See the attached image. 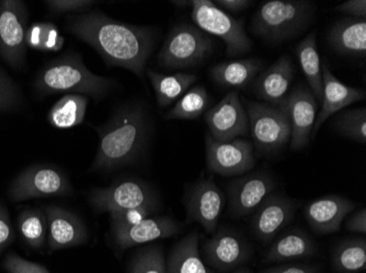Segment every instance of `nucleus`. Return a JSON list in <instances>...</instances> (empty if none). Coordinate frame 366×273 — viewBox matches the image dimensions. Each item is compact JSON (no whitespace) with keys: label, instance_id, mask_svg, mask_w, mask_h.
Returning <instances> with one entry per match:
<instances>
[{"label":"nucleus","instance_id":"obj_45","mask_svg":"<svg viewBox=\"0 0 366 273\" xmlns=\"http://www.w3.org/2000/svg\"><path fill=\"white\" fill-rule=\"evenodd\" d=\"M216 6L219 9L229 14H240L244 10L248 9L250 6L254 4V1H249V0H217L215 1Z\"/></svg>","mask_w":366,"mask_h":273},{"label":"nucleus","instance_id":"obj_32","mask_svg":"<svg viewBox=\"0 0 366 273\" xmlns=\"http://www.w3.org/2000/svg\"><path fill=\"white\" fill-rule=\"evenodd\" d=\"M18 231L22 239L33 249H41L47 242V221L44 210L26 209L20 213Z\"/></svg>","mask_w":366,"mask_h":273},{"label":"nucleus","instance_id":"obj_36","mask_svg":"<svg viewBox=\"0 0 366 273\" xmlns=\"http://www.w3.org/2000/svg\"><path fill=\"white\" fill-rule=\"evenodd\" d=\"M21 103V94L11 79L0 69V112L14 110Z\"/></svg>","mask_w":366,"mask_h":273},{"label":"nucleus","instance_id":"obj_28","mask_svg":"<svg viewBox=\"0 0 366 273\" xmlns=\"http://www.w3.org/2000/svg\"><path fill=\"white\" fill-rule=\"evenodd\" d=\"M316 36H317L316 31H312L302 42L298 43L295 47V54L302 71L307 80L310 91L314 94L317 102L322 103V71Z\"/></svg>","mask_w":366,"mask_h":273},{"label":"nucleus","instance_id":"obj_25","mask_svg":"<svg viewBox=\"0 0 366 273\" xmlns=\"http://www.w3.org/2000/svg\"><path fill=\"white\" fill-rule=\"evenodd\" d=\"M262 66V61L259 59H238L217 63L212 68L209 73L216 83L237 91L252 84Z\"/></svg>","mask_w":366,"mask_h":273},{"label":"nucleus","instance_id":"obj_44","mask_svg":"<svg viewBox=\"0 0 366 273\" xmlns=\"http://www.w3.org/2000/svg\"><path fill=\"white\" fill-rule=\"evenodd\" d=\"M347 231L352 232V233H359L362 235L366 234V210L365 208L357 211L353 213L345 225Z\"/></svg>","mask_w":366,"mask_h":273},{"label":"nucleus","instance_id":"obj_1","mask_svg":"<svg viewBox=\"0 0 366 273\" xmlns=\"http://www.w3.org/2000/svg\"><path fill=\"white\" fill-rule=\"evenodd\" d=\"M67 30L94 47L110 66L124 68L143 78L155 46L156 31L112 19L102 11L69 16Z\"/></svg>","mask_w":366,"mask_h":273},{"label":"nucleus","instance_id":"obj_37","mask_svg":"<svg viewBox=\"0 0 366 273\" xmlns=\"http://www.w3.org/2000/svg\"><path fill=\"white\" fill-rule=\"evenodd\" d=\"M1 266L7 273H49L42 264L29 262L16 252H9Z\"/></svg>","mask_w":366,"mask_h":273},{"label":"nucleus","instance_id":"obj_11","mask_svg":"<svg viewBox=\"0 0 366 273\" xmlns=\"http://www.w3.org/2000/svg\"><path fill=\"white\" fill-rule=\"evenodd\" d=\"M207 165L211 173L224 177L244 175L256 165L254 147L250 141L234 139L217 141L207 133Z\"/></svg>","mask_w":366,"mask_h":273},{"label":"nucleus","instance_id":"obj_23","mask_svg":"<svg viewBox=\"0 0 366 273\" xmlns=\"http://www.w3.org/2000/svg\"><path fill=\"white\" fill-rule=\"evenodd\" d=\"M317 244L301 229H291L273 241L264 254V262H283L310 258L317 254Z\"/></svg>","mask_w":366,"mask_h":273},{"label":"nucleus","instance_id":"obj_46","mask_svg":"<svg viewBox=\"0 0 366 273\" xmlns=\"http://www.w3.org/2000/svg\"><path fill=\"white\" fill-rule=\"evenodd\" d=\"M235 273H252L250 271L247 270V269H240V270L236 271Z\"/></svg>","mask_w":366,"mask_h":273},{"label":"nucleus","instance_id":"obj_29","mask_svg":"<svg viewBox=\"0 0 366 273\" xmlns=\"http://www.w3.org/2000/svg\"><path fill=\"white\" fill-rule=\"evenodd\" d=\"M88 104L87 96L66 94L49 110L47 120L54 128H73L84 122Z\"/></svg>","mask_w":366,"mask_h":273},{"label":"nucleus","instance_id":"obj_10","mask_svg":"<svg viewBox=\"0 0 366 273\" xmlns=\"http://www.w3.org/2000/svg\"><path fill=\"white\" fill-rule=\"evenodd\" d=\"M28 29L24 1H0V56L11 67H22L26 61Z\"/></svg>","mask_w":366,"mask_h":273},{"label":"nucleus","instance_id":"obj_24","mask_svg":"<svg viewBox=\"0 0 366 273\" xmlns=\"http://www.w3.org/2000/svg\"><path fill=\"white\" fill-rule=\"evenodd\" d=\"M331 47L341 55L366 56V20L345 18L339 20L329 31Z\"/></svg>","mask_w":366,"mask_h":273},{"label":"nucleus","instance_id":"obj_9","mask_svg":"<svg viewBox=\"0 0 366 273\" xmlns=\"http://www.w3.org/2000/svg\"><path fill=\"white\" fill-rule=\"evenodd\" d=\"M73 192L64 170L54 165L40 164L26 168L9 187V198L16 202L46 197L69 196Z\"/></svg>","mask_w":366,"mask_h":273},{"label":"nucleus","instance_id":"obj_27","mask_svg":"<svg viewBox=\"0 0 366 273\" xmlns=\"http://www.w3.org/2000/svg\"><path fill=\"white\" fill-rule=\"evenodd\" d=\"M148 79L153 86L156 100L160 108H167L177 102L197 81L193 73H177L164 75L148 69Z\"/></svg>","mask_w":366,"mask_h":273},{"label":"nucleus","instance_id":"obj_12","mask_svg":"<svg viewBox=\"0 0 366 273\" xmlns=\"http://www.w3.org/2000/svg\"><path fill=\"white\" fill-rule=\"evenodd\" d=\"M202 252L207 266L219 272L236 270L252 257V246L244 236L225 225L212 234Z\"/></svg>","mask_w":366,"mask_h":273},{"label":"nucleus","instance_id":"obj_3","mask_svg":"<svg viewBox=\"0 0 366 273\" xmlns=\"http://www.w3.org/2000/svg\"><path fill=\"white\" fill-rule=\"evenodd\" d=\"M34 86L44 96L67 93L102 98L112 89L113 81L90 71L80 55L69 54L45 65Z\"/></svg>","mask_w":366,"mask_h":273},{"label":"nucleus","instance_id":"obj_17","mask_svg":"<svg viewBox=\"0 0 366 273\" xmlns=\"http://www.w3.org/2000/svg\"><path fill=\"white\" fill-rule=\"evenodd\" d=\"M290 126L292 150H301L310 143L312 127L317 117L318 102L310 88L296 87L283 102Z\"/></svg>","mask_w":366,"mask_h":273},{"label":"nucleus","instance_id":"obj_18","mask_svg":"<svg viewBox=\"0 0 366 273\" xmlns=\"http://www.w3.org/2000/svg\"><path fill=\"white\" fill-rule=\"evenodd\" d=\"M47 221V245L51 252L87 243L88 232L78 215L57 206L44 209Z\"/></svg>","mask_w":366,"mask_h":273},{"label":"nucleus","instance_id":"obj_4","mask_svg":"<svg viewBox=\"0 0 366 273\" xmlns=\"http://www.w3.org/2000/svg\"><path fill=\"white\" fill-rule=\"evenodd\" d=\"M315 14V4L307 0H269L252 18V32L270 43L285 42L303 33Z\"/></svg>","mask_w":366,"mask_h":273},{"label":"nucleus","instance_id":"obj_22","mask_svg":"<svg viewBox=\"0 0 366 273\" xmlns=\"http://www.w3.org/2000/svg\"><path fill=\"white\" fill-rule=\"evenodd\" d=\"M295 69L289 55L280 57L274 63L257 76L252 82V90L260 100L273 106L283 104L289 96Z\"/></svg>","mask_w":366,"mask_h":273},{"label":"nucleus","instance_id":"obj_38","mask_svg":"<svg viewBox=\"0 0 366 273\" xmlns=\"http://www.w3.org/2000/svg\"><path fill=\"white\" fill-rule=\"evenodd\" d=\"M45 6L51 14H61L69 12H85L94 5L92 0H46Z\"/></svg>","mask_w":366,"mask_h":273},{"label":"nucleus","instance_id":"obj_20","mask_svg":"<svg viewBox=\"0 0 366 273\" xmlns=\"http://www.w3.org/2000/svg\"><path fill=\"white\" fill-rule=\"evenodd\" d=\"M182 229L176 220L169 217H151L137 225L111 230L113 241L121 249L172 237Z\"/></svg>","mask_w":366,"mask_h":273},{"label":"nucleus","instance_id":"obj_42","mask_svg":"<svg viewBox=\"0 0 366 273\" xmlns=\"http://www.w3.org/2000/svg\"><path fill=\"white\" fill-rule=\"evenodd\" d=\"M336 10L341 14H347L355 19H365L366 1L365 0H349L336 7Z\"/></svg>","mask_w":366,"mask_h":273},{"label":"nucleus","instance_id":"obj_21","mask_svg":"<svg viewBox=\"0 0 366 273\" xmlns=\"http://www.w3.org/2000/svg\"><path fill=\"white\" fill-rule=\"evenodd\" d=\"M322 71V110L316 117L312 127L310 138L314 139L318 130L329 117L336 114L339 110L352 105L365 98V91L359 88L350 87L337 79L327 66Z\"/></svg>","mask_w":366,"mask_h":273},{"label":"nucleus","instance_id":"obj_34","mask_svg":"<svg viewBox=\"0 0 366 273\" xmlns=\"http://www.w3.org/2000/svg\"><path fill=\"white\" fill-rule=\"evenodd\" d=\"M129 273H167L164 250L160 246L139 250L129 264Z\"/></svg>","mask_w":366,"mask_h":273},{"label":"nucleus","instance_id":"obj_43","mask_svg":"<svg viewBox=\"0 0 366 273\" xmlns=\"http://www.w3.org/2000/svg\"><path fill=\"white\" fill-rule=\"evenodd\" d=\"M262 273H320V271L312 264H287L265 269Z\"/></svg>","mask_w":366,"mask_h":273},{"label":"nucleus","instance_id":"obj_6","mask_svg":"<svg viewBox=\"0 0 366 273\" xmlns=\"http://www.w3.org/2000/svg\"><path fill=\"white\" fill-rule=\"evenodd\" d=\"M249 133L261 155H272L283 149L291 139V126L285 105L248 102Z\"/></svg>","mask_w":366,"mask_h":273},{"label":"nucleus","instance_id":"obj_13","mask_svg":"<svg viewBox=\"0 0 366 273\" xmlns=\"http://www.w3.org/2000/svg\"><path fill=\"white\" fill-rule=\"evenodd\" d=\"M225 202V195L213 178L199 180L184 196L187 223L197 222L207 233H215Z\"/></svg>","mask_w":366,"mask_h":273},{"label":"nucleus","instance_id":"obj_5","mask_svg":"<svg viewBox=\"0 0 366 273\" xmlns=\"http://www.w3.org/2000/svg\"><path fill=\"white\" fill-rule=\"evenodd\" d=\"M191 18L195 26L222 38L228 56L237 57L250 52L252 42L247 36L242 20L234 19L209 0H194L191 1Z\"/></svg>","mask_w":366,"mask_h":273},{"label":"nucleus","instance_id":"obj_39","mask_svg":"<svg viewBox=\"0 0 366 273\" xmlns=\"http://www.w3.org/2000/svg\"><path fill=\"white\" fill-rule=\"evenodd\" d=\"M44 51L45 52H59L64 46L65 38H63L59 29L54 24L44 22Z\"/></svg>","mask_w":366,"mask_h":273},{"label":"nucleus","instance_id":"obj_31","mask_svg":"<svg viewBox=\"0 0 366 273\" xmlns=\"http://www.w3.org/2000/svg\"><path fill=\"white\" fill-rule=\"evenodd\" d=\"M209 104L211 98L207 90L202 86H194L177 101L176 105L164 117L166 119L193 120L205 114Z\"/></svg>","mask_w":366,"mask_h":273},{"label":"nucleus","instance_id":"obj_33","mask_svg":"<svg viewBox=\"0 0 366 273\" xmlns=\"http://www.w3.org/2000/svg\"><path fill=\"white\" fill-rule=\"evenodd\" d=\"M334 127L340 135L360 143H366V108H357L340 113Z\"/></svg>","mask_w":366,"mask_h":273},{"label":"nucleus","instance_id":"obj_16","mask_svg":"<svg viewBox=\"0 0 366 273\" xmlns=\"http://www.w3.org/2000/svg\"><path fill=\"white\" fill-rule=\"evenodd\" d=\"M297 201L285 195L272 194L252 213L250 227L261 243L269 244L291 223Z\"/></svg>","mask_w":366,"mask_h":273},{"label":"nucleus","instance_id":"obj_15","mask_svg":"<svg viewBox=\"0 0 366 273\" xmlns=\"http://www.w3.org/2000/svg\"><path fill=\"white\" fill-rule=\"evenodd\" d=\"M204 117L209 135L215 140L230 141L249 135L248 115L235 90L228 92L219 103L209 108Z\"/></svg>","mask_w":366,"mask_h":273},{"label":"nucleus","instance_id":"obj_7","mask_svg":"<svg viewBox=\"0 0 366 273\" xmlns=\"http://www.w3.org/2000/svg\"><path fill=\"white\" fill-rule=\"evenodd\" d=\"M214 42L197 26L180 24L170 31L158 54L162 67L188 68L199 65L213 52Z\"/></svg>","mask_w":366,"mask_h":273},{"label":"nucleus","instance_id":"obj_14","mask_svg":"<svg viewBox=\"0 0 366 273\" xmlns=\"http://www.w3.org/2000/svg\"><path fill=\"white\" fill-rule=\"evenodd\" d=\"M275 188L274 177L264 170L232 180L227 186L230 215L237 219L252 215Z\"/></svg>","mask_w":366,"mask_h":273},{"label":"nucleus","instance_id":"obj_41","mask_svg":"<svg viewBox=\"0 0 366 273\" xmlns=\"http://www.w3.org/2000/svg\"><path fill=\"white\" fill-rule=\"evenodd\" d=\"M45 24L43 22L33 24L26 33V45L31 48L44 51Z\"/></svg>","mask_w":366,"mask_h":273},{"label":"nucleus","instance_id":"obj_8","mask_svg":"<svg viewBox=\"0 0 366 273\" xmlns=\"http://www.w3.org/2000/svg\"><path fill=\"white\" fill-rule=\"evenodd\" d=\"M89 200L98 212L109 215L147 205L160 206L155 188L135 177L120 178L106 188H96L90 194Z\"/></svg>","mask_w":366,"mask_h":273},{"label":"nucleus","instance_id":"obj_40","mask_svg":"<svg viewBox=\"0 0 366 273\" xmlns=\"http://www.w3.org/2000/svg\"><path fill=\"white\" fill-rule=\"evenodd\" d=\"M14 231L12 229L7 209L0 205V252L5 250L14 242Z\"/></svg>","mask_w":366,"mask_h":273},{"label":"nucleus","instance_id":"obj_35","mask_svg":"<svg viewBox=\"0 0 366 273\" xmlns=\"http://www.w3.org/2000/svg\"><path fill=\"white\" fill-rule=\"evenodd\" d=\"M159 208L160 206H157V205H147V206L137 207V208L110 213L111 230L137 225L147 217H153L158 212Z\"/></svg>","mask_w":366,"mask_h":273},{"label":"nucleus","instance_id":"obj_26","mask_svg":"<svg viewBox=\"0 0 366 273\" xmlns=\"http://www.w3.org/2000/svg\"><path fill=\"white\" fill-rule=\"evenodd\" d=\"M199 234L197 232L182 238L168 256L167 273H213L199 254Z\"/></svg>","mask_w":366,"mask_h":273},{"label":"nucleus","instance_id":"obj_19","mask_svg":"<svg viewBox=\"0 0 366 273\" xmlns=\"http://www.w3.org/2000/svg\"><path fill=\"white\" fill-rule=\"evenodd\" d=\"M355 208V203L339 195H327L304 207V217L312 231L320 235L340 231L343 220Z\"/></svg>","mask_w":366,"mask_h":273},{"label":"nucleus","instance_id":"obj_30","mask_svg":"<svg viewBox=\"0 0 366 273\" xmlns=\"http://www.w3.org/2000/svg\"><path fill=\"white\" fill-rule=\"evenodd\" d=\"M332 266L339 273H359L366 269L365 237L347 238L335 247Z\"/></svg>","mask_w":366,"mask_h":273},{"label":"nucleus","instance_id":"obj_2","mask_svg":"<svg viewBox=\"0 0 366 273\" xmlns=\"http://www.w3.org/2000/svg\"><path fill=\"white\" fill-rule=\"evenodd\" d=\"M96 130L100 143L90 170H110L139 160L147 145L149 123L142 106L127 105Z\"/></svg>","mask_w":366,"mask_h":273}]
</instances>
